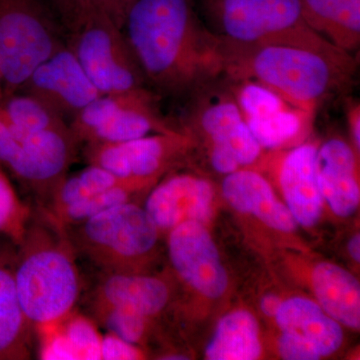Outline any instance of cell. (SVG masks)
I'll use <instances>...</instances> for the list:
<instances>
[{
    "label": "cell",
    "mask_w": 360,
    "mask_h": 360,
    "mask_svg": "<svg viewBox=\"0 0 360 360\" xmlns=\"http://www.w3.org/2000/svg\"><path fill=\"white\" fill-rule=\"evenodd\" d=\"M122 30L146 82L172 96H191L221 77L217 34L193 0H131Z\"/></svg>",
    "instance_id": "cell-1"
},
{
    "label": "cell",
    "mask_w": 360,
    "mask_h": 360,
    "mask_svg": "<svg viewBox=\"0 0 360 360\" xmlns=\"http://www.w3.org/2000/svg\"><path fill=\"white\" fill-rule=\"evenodd\" d=\"M217 47L224 79L262 85L311 115L347 90L356 70L355 59L343 51L239 44L217 34Z\"/></svg>",
    "instance_id": "cell-2"
},
{
    "label": "cell",
    "mask_w": 360,
    "mask_h": 360,
    "mask_svg": "<svg viewBox=\"0 0 360 360\" xmlns=\"http://www.w3.org/2000/svg\"><path fill=\"white\" fill-rule=\"evenodd\" d=\"M14 283L30 326H54L72 314L82 290L73 248L63 226H27Z\"/></svg>",
    "instance_id": "cell-3"
},
{
    "label": "cell",
    "mask_w": 360,
    "mask_h": 360,
    "mask_svg": "<svg viewBox=\"0 0 360 360\" xmlns=\"http://www.w3.org/2000/svg\"><path fill=\"white\" fill-rule=\"evenodd\" d=\"M201 9L213 33L239 44L341 51L305 22L300 0H201Z\"/></svg>",
    "instance_id": "cell-4"
},
{
    "label": "cell",
    "mask_w": 360,
    "mask_h": 360,
    "mask_svg": "<svg viewBox=\"0 0 360 360\" xmlns=\"http://www.w3.org/2000/svg\"><path fill=\"white\" fill-rule=\"evenodd\" d=\"M189 97L184 123L188 131L200 134L207 141L214 172L232 174L259 158L262 146L246 124L224 78L203 84Z\"/></svg>",
    "instance_id": "cell-5"
},
{
    "label": "cell",
    "mask_w": 360,
    "mask_h": 360,
    "mask_svg": "<svg viewBox=\"0 0 360 360\" xmlns=\"http://www.w3.org/2000/svg\"><path fill=\"white\" fill-rule=\"evenodd\" d=\"M66 227L71 229L66 236L72 248L104 274L131 272L135 262L155 250L160 232L146 208L134 202L115 206Z\"/></svg>",
    "instance_id": "cell-6"
},
{
    "label": "cell",
    "mask_w": 360,
    "mask_h": 360,
    "mask_svg": "<svg viewBox=\"0 0 360 360\" xmlns=\"http://www.w3.org/2000/svg\"><path fill=\"white\" fill-rule=\"evenodd\" d=\"M65 42L44 0H0V72L4 96L18 92L32 71Z\"/></svg>",
    "instance_id": "cell-7"
},
{
    "label": "cell",
    "mask_w": 360,
    "mask_h": 360,
    "mask_svg": "<svg viewBox=\"0 0 360 360\" xmlns=\"http://www.w3.org/2000/svg\"><path fill=\"white\" fill-rule=\"evenodd\" d=\"M68 28V45L101 94L144 87L146 78L122 27L101 14L85 13Z\"/></svg>",
    "instance_id": "cell-8"
},
{
    "label": "cell",
    "mask_w": 360,
    "mask_h": 360,
    "mask_svg": "<svg viewBox=\"0 0 360 360\" xmlns=\"http://www.w3.org/2000/svg\"><path fill=\"white\" fill-rule=\"evenodd\" d=\"M68 127L78 143H118L150 132L174 131L161 113L158 97L146 86L101 94L82 108Z\"/></svg>",
    "instance_id": "cell-9"
},
{
    "label": "cell",
    "mask_w": 360,
    "mask_h": 360,
    "mask_svg": "<svg viewBox=\"0 0 360 360\" xmlns=\"http://www.w3.org/2000/svg\"><path fill=\"white\" fill-rule=\"evenodd\" d=\"M189 144V137L174 130L144 135L118 143L86 144L87 160L123 179L153 181Z\"/></svg>",
    "instance_id": "cell-10"
},
{
    "label": "cell",
    "mask_w": 360,
    "mask_h": 360,
    "mask_svg": "<svg viewBox=\"0 0 360 360\" xmlns=\"http://www.w3.org/2000/svg\"><path fill=\"white\" fill-rule=\"evenodd\" d=\"M18 91L37 97L70 122L101 94L68 44L40 63Z\"/></svg>",
    "instance_id": "cell-11"
},
{
    "label": "cell",
    "mask_w": 360,
    "mask_h": 360,
    "mask_svg": "<svg viewBox=\"0 0 360 360\" xmlns=\"http://www.w3.org/2000/svg\"><path fill=\"white\" fill-rule=\"evenodd\" d=\"M226 82L246 124L262 148L276 149L295 139L314 116L255 82Z\"/></svg>",
    "instance_id": "cell-12"
},
{
    "label": "cell",
    "mask_w": 360,
    "mask_h": 360,
    "mask_svg": "<svg viewBox=\"0 0 360 360\" xmlns=\"http://www.w3.org/2000/svg\"><path fill=\"white\" fill-rule=\"evenodd\" d=\"M168 255L177 274L201 295L219 298L229 285L217 246L202 224L186 221L170 231Z\"/></svg>",
    "instance_id": "cell-13"
},
{
    "label": "cell",
    "mask_w": 360,
    "mask_h": 360,
    "mask_svg": "<svg viewBox=\"0 0 360 360\" xmlns=\"http://www.w3.org/2000/svg\"><path fill=\"white\" fill-rule=\"evenodd\" d=\"M213 188L210 181L191 174H175L149 193L146 210L160 231H172L186 221L205 224L212 217Z\"/></svg>",
    "instance_id": "cell-14"
},
{
    "label": "cell",
    "mask_w": 360,
    "mask_h": 360,
    "mask_svg": "<svg viewBox=\"0 0 360 360\" xmlns=\"http://www.w3.org/2000/svg\"><path fill=\"white\" fill-rule=\"evenodd\" d=\"M317 146L304 143L279 160L277 177L288 210L302 226H314L322 212L323 196L316 175Z\"/></svg>",
    "instance_id": "cell-15"
},
{
    "label": "cell",
    "mask_w": 360,
    "mask_h": 360,
    "mask_svg": "<svg viewBox=\"0 0 360 360\" xmlns=\"http://www.w3.org/2000/svg\"><path fill=\"white\" fill-rule=\"evenodd\" d=\"M316 175L319 189L333 212L354 214L359 205L356 153L347 141L333 137L317 148Z\"/></svg>",
    "instance_id": "cell-16"
},
{
    "label": "cell",
    "mask_w": 360,
    "mask_h": 360,
    "mask_svg": "<svg viewBox=\"0 0 360 360\" xmlns=\"http://www.w3.org/2000/svg\"><path fill=\"white\" fill-rule=\"evenodd\" d=\"M276 319L283 335L302 343L319 359L335 354L342 343V329L338 322L321 305L307 298L283 302Z\"/></svg>",
    "instance_id": "cell-17"
},
{
    "label": "cell",
    "mask_w": 360,
    "mask_h": 360,
    "mask_svg": "<svg viewBox=\"0 0 360 360\" xmlns=\"http://www.w3.org/2000/svg\"><path fill=\"white\" fill-rule=\"evenodd\" d=\"M222 193L232 207L255 215L271 229L286 232L296 229L297 222L288 206L276 198L269 182L258 172L238 169L226 174Z\"/></svg>",
    "instance_id": "cell-18"
},
{
    "label": "cell",
    "mask_w": 360,
    "mask_h": 360,
    "mask_svg": "<svg viewBox=\"0 0 360 360\" xmlns=\"http://www.w3.org/2000/svg\"><path fill=\"white\" fill-rule=\"evenodd\" d=\"M169 290L165 281L134 272L105 274L94 291V307H120L150 319L167 307Z\"/></svg>",
    "instance_id": "cell-19"
},
{
    "label": "cell",
    "mask_w": 360,
    "mask_h": 360,
    "mask_svg": "<svg viewBox=\"0 0 360 360\" xmlns=\"http://www.w3.org/2000/svg\"><path fill=\"white\" fill-rule=\"evenodd\" d=\"M305 22L350 53L360 44V0H300Z\"/></svg>",
    "instance_id": "cell-20"
},
{
    "label": "cell",
    "mask_w": 360,
    "mask_h": 360,
    "mask_svg": "<svg viewBox=\"0 0 360 360\" xmlns=\"http://www.w3.org/2000/svg\"><path fill=\"white\" fill-rule=\"evenodd\" d=\"M315 295L324 311L336 321L359 329L360 326V285L347 270L323 262L312 274Z\"/></svg>",
    "instance_id": "cell-21"
},
{
    "label": "cell",
    "mask_w": 360,
    "mask_h": 360,
    "mask_svg": "<svg viewBox=\"0 0 360 360\" xmlns=\"http://www.w3.org/2000/svg\"><path fill=\"white\" fill-rule=\"evenodd\" d=\"M262 354L257 319L238 310L220 319L212 342L206 348L210 360H255Z\"/></svg>",
    "instance_id": "cell-22"
},
{
    "label": "cell",
    "mask_w": 360,
    "mask_h": 360,
    "mask_svg": "<svg viewBox=\"0 0 360 360\" xmlns=\"http://www.w3.org/2000/svg\"><path fill=\"white\" fill-rule=\"evenodd\" d=\"M28 328L13 272L0 267V359H27Z\"/></svg>",
    "instance_id": "cell-23"
},
{
    "label": "cell",
    "mask_w": 360,
    "mask_h": 360,
    "mask_svg": "<svg viewBox=\"0 0 360 360\" xmlns=\"http://www.w3.org/2000/svg\"><path fill=\"white\" fill-rule=\"evenodd\" d=\"M150 180L124 179L103 193L77 201L51 212L52 219L63 227L79 224L84 220L123 203L132 202L135 191L150 184Z\"/></svg>",
    "instance_id": "cell-24"
},
{
    "label": "cell",
    "mask_w": 360,
    "mask_h": 360,
    "mask_svg": "<svg viewBox=\"0 0 360 360\" xmlns=\"http://www.w3.org/2000/svg\"><path fill=\"white\" fill-rule=\"evenodd\" d=\"M0 104L9 122L23 134H34L68 124L42 101L25 92L4 96Z\"/></svg>",
    "instance_id": "cell-25"
},
{
    "label": "cell",
    "mask_w": 360,
    "mask_h": 360,
    "mask_svg": "<svg viewBox=\"0 0 360 360\" xmlns=\"http://www.w3.org/2000/svg\"><path fill=\"white\" fill-rule=\"evenodd\" d=\"M123 179L116 176L98 165L89 163V167L72 175H65L51 194V212L116 186Z\"/></svg>",
    "instance_id": "cell-26"
},
{
    "label": "cell",
    "mask_w": 360,
    "mask_h": 360,
    "mask_svg": "<svg viewBox=\"0 0 360 360\" xmlns=\"http://www.w3.org/2000/svg\"><path fill=\"white\" fill-rule=\"evenodd\" d=\"M54 326L75 355V360H101L103 335L89 317L72 312Z\"/></svg>",
    "instance_id": "cell-27"
},
{
    "label": "cell",
    "mask_w": 360,
    "mask_h": 360,
    "mask_svg": "<svg viewBox=\"0 0 360 360\" xmlns=\"http://www.w3.org/2000/svg\"><path fill=\"white\" fill-rule=\"evenodd\" d=\"M30 220V212L21 202L0 163V233L20 243Z\"/></svg>",
    "instance_id": "cell-28"
},
{
    "label": "cell",
    "mask_w": 360,
    "mask_h": 360,
    "mask_svg": "<svg viewBox=\"0 0 360 360\" xmlns=\"http://www.w3.org/2000/svg\"><path fill=\"white\" fill-rule=\"evenodd\" d=\"M97 321L108 333L136 345L144 338L149 319L132 310L112 307H94Z\"/></svg>",
    "instance_id": "cell-29"
},
{
    "label": "cell",
    "mask_w": 360,
    "mask_h": 360,
    "mask_svg": "<svg viewBox=\"0 0 360 360\" xmlns=\"http://www.w3.org/2000/svg\"><path fill=\"white\" fill-rule=\"evenodd\" d=\"M130 2L131 0H79L77 18L79 14L85 13H98L110 18L116 25L122 28Z\"/></svg>",
    "instance_id": "cell-30"
},
{
    "label": "cell",
    "mask_w": 360,
    "mask_h": 360,
    "mask_svg": "<svg viewBox=\"0 0 360 360\" xmlns=\"http://www.w3.org/2000/svg\"><path fill=\"white\" fill-rule=\"evenodd\" d=\"M142 354L136 345L108 333L101 338V359L135 360L141 359Z\"/></svg>",
    "instance_id": "cell-31"
},
{
    "label": "cell",
    "mask_w": 360,
    "mask_h": 360,
    "mask_svg": "<svg viewBox=\"0 0 360 360\" xmlns=\"http://www.w3.org/2000/svg\"><path fill=\"white\" fill-rule=\"evenodd\" d=\"M345 113H347L348 127L352 135V143L355 153L360 150V104L359 101H347L345 104Z\"/></svg>",
    "instance_id": "cell-32"
},
{
    "label": "cell",
    "mask_w": 360,
    "mask_h": 360,
    "mask_svg": "<svg viewBox=\"0 0 360 360\" xmlns=\"http://www.w3.org/2000/svg\"><path fill=\"white\" fill-rule=\"evenodd\" d=\"M52 2L60 15L61 20L65 21V25L70 27L77 18L79 0H52Z\"/></svg>",
    "instance_id": "cell-33"
},
{
    "label": "cell",
    "mask_w": 360,
    "mask_h": 360,
    "mask_svg": "<svg viewBox=\"0 0 360 360\" xmlns=\"http://www.w3.org/2000/svg\"><path fill=\"white\" fill-rule=\"evenodd\" d=\"M281 298L276 295H267L262 300H260V309L262 312L267 316L276 317L279 307H281Z\"/></svg>",
    "instance_id": "cell-34"
},
{
    "label": "cell",
    "mask_w": 360,
    "mask_h": 360,
    "mask_svg": "<svg viewBox=\"0 0 360 360\" xmlns=\"http://www.w3.org/2000/svg\"><path fill=\"white\" fill-rule=\"evenodd\" d=\"M348 252L355 262H360V236L356 234L348 243Z\"/></svg>",
    "instance_id": "cell-35"
},
{
    "label": "cell",
    "mask_w": 360,
    "mask_h": 360,
    "mask_svg": "<svg viewBox=\"0 0 360 360\" xmlns=\"http://www.w3.org/2000/svg\"><path fill=\"white\" fill-rule=\"evenodd\" d=\"M4 97V82H2L1 72H0V99Z\"/></svg>",
    "instance_id": "cell-36"
}]
</instances>
